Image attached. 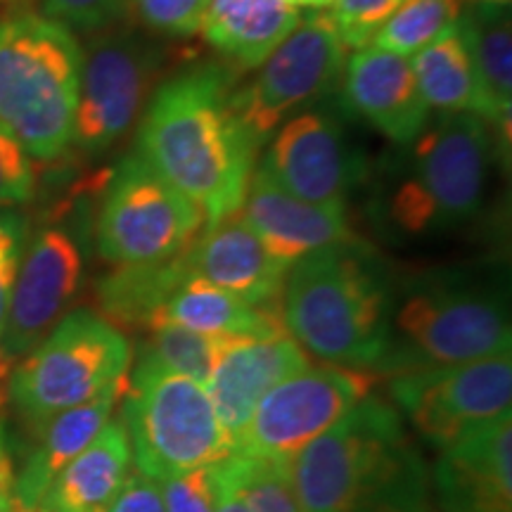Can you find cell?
Listing matches in <instances>:
<instances>
[{
  "label": "cell",
  "mask_w": 512,
  "mask_h": 512,
  "mask_svg": "<svg viewBox=\"0 0 512 512\" xmlns=\"http://www.w3.org/2000/svg\"><path fill=\"white\" fill-rule=\"evenodd\" d=\"M238 69L197 62L157 83L138 119L136 152L204 214L207 228L238 214L261 147L238 105Z\"/></svg>",
  "instance_id": "1"
},
{
  "label": "cell",
  "mask_w": 512,
  "mask_h": 512,
  "mask_svg": "<svg viewBox=\"0 0 512 512\" xmlns=\"http://www.w3.org/2000/svg\"><path fill=\"white\" fill-rule=\"evenodd\" d=\"M304 512H432V475L401 413L368 394L292 460Z\"/></svg>",
  "instance_id": "2"
},
{
  "label": "cell",
  "mask_w": 512,
  "mask_h": 512,
  "mask_svg": "<svg viewBox=\"0 0 512 512\" xmlns=\"http://www.w3.org/2000/svg\"><path fill=\"white\" fill-rule=\"evenodd\" d=\"M394 297L387 261L354 235L294 261L280 318L313 356L339 368L377 370L389 344Z\"/></svg>",
  "instance_id": "3"
},
{
  "label": "cell",
  "mask_w": 512,
  "mask_h": 512,
  "mask_svg": "<svg viewBox=\"0 0 512 512\" xmlns=\"http://www.w3.org/2000/svg\"><path fill=\"white\" fill-rule=\"evenodd\" d=\"M496 126L470 112L439 114L384 171L375 219L401 240L448 235L477 221L501 150Z\"/></svg>",
  "instance_id": "4"
},
{
  "label": "cell",
  "mask_w": 512,
  "mask_h": 512,
  "mask_svg": "<svg viewBox=\"0 0 512 512\" xmlns=\"http://www.w3.org/2000/svg\"><path fill=\"white\" fill-rule=\"evenodd\" d=\"M510 302L498 280L460 268L422 273L396 290L380 373L510 356Z\"/></svg>",
  "instance_id": "5"
},
{
  "label": "cell",
  "mask_w": 512,
  "mask_h": 512,
  "mask_svg": "<svg viewBox=\"0 0 512 512\" xmlns=\"http://www.w3.org/2000/svg\"><path fill=\"white\" fill-rule=\"evenodd\" d=\"M79 74L81 46L67 27L31 10L0 15V126L31 159L69 152Z\"/></svg>",
  "instance_id": "6"
},
{
  "label": "cell",
  "mask_w": 512,
  "mask_h": 512,
  "mask_svg": "<svg viewBox=\"0 0 512 512\" xmlns=\"http://www.w3.org/2000/svg\"><path fill=\"white\" fill-rule=\"evenodd\" d=\"M124 401V430L138 472L162 482L233 456L202 382L140 356Z\"/></svg>",
  "instance_id": "7"
},
{
  "label": "cell",
  "mask_w": 512,
  "mask_h": 512,
  "mask_svg": "<svg viewBox=\"0 0 512 512\" xmlns=\"http://www.w3.org/2000/svg\"><path fill=\"white\" fill-rule=\"evenodd\" d=\"M131 344L91 309L57 320L10 377V396L24 420L41 427L57 413L126 387Z\"/></svg>",
  "instance_id": "8"
},
{
  "label": "cell",
  "mask_w": 512,
  "mask_h": 512,
  "mask_svg": "<svg viewBox=\"0 0 512 512\" xmlns=\"http://www.w3.org/2000/svg\"><path fill=\"white\" fill-rule=\"evenodd\" d=\"M164 57L155 38L124 22L91 34L81 50L69 150L83 159H100L114 150L138 124L162 76Z\"/></svg>",
  "instance_id": "9"
},
{
  "label": "cell",
  "mask_w": 512,
  "mask_h": 512,
  "mask_svg": "<svg viewBox=\"0 0 512 512\" xmlns=\"http://www.w3.org/2000/svg\"><path fill=\"white\" fill-rule=\"evenodd\" d=\"M204 214L138 152L117 164L102 190L95 245L112 266L157 264L188 252Z\"/></svg>",
  "instance_id": "10"
},
{
  "label": "cell",
  "mask_w": 512,
  "mask_h": 512,
  "mask_svg": "<svg viewBox=\"0 0 512 512\" xmlns=\"http://www.w3.org/2000/svg\"><path fill=\"white\" fill-rule=\"evenodd\" d=\"M347 46L332 15L311 10L290 36L266 57L259 74L235 88V105L249 133L264 150L280 124L316 107L339 88Z\"/></svg>",
  "instance_id": "11"
},
{
  "label": "cell",
  "mask_w": 512,
  "mask_h": 512,
  "mask_svg": "<svg viewBox=\"0 0 512 512\" xmlns=\"http://www.w3.org/2000/svg\"><path fill=\"white\" fill-rule=\"evenodd\" d=\"M373 389L366 370L306 368L268 392L240 434L233 456L287 463L328 432Z\"/></svg>",
  "instance_id": "12"
},
{
  "label": "cell",
  "mask_w": 512,
  "mask_h": 512,
  "mask_svg": "<svg viewBox=\"0 0 512 512\" xmlns=\"http://www.w3.org/2000/svg\"><path fill=\"white\" fill-rule=\"evenodd\" d=\"M389 396L422 437L444 448L465 432L510 413L512 361L510 356H494L406 370L392 375Z\"/></svg>",
  "instance_id": "13"
},
{
  "label": "cell",
  "mask_w": 512,
  "mask_h": 512,
  "mask_svg": "<svg viewBox=\"0 0 512 512\" xmlns=\"http://www.w3.org/2000/svg\"><path fill=\"white\" fill-rule=\"evenodd\" d=\"M256 166L299 200L335 209H347L370 174L337 114L318 107L280 124Z\"/></svg>",
  "instance_id": "14"
},
{
  "label": "cell",
  "mask_w": 512,
  "mask_h": 512,
  "mask_svg": "<svg viewBox=\"0 0 512 512\" xmlns=\"http://www.w3.org/2000/svg\"><path fill=\"white\" fill-rule=\"evenodd\" d=\"M83 245L64 221L46 223L27 242L12 290L0 358L27 356L55 328L83 280Z\"/></svg>",
  "instance_id": "15"
},
{
  "label": "cell",
  "mask_w": 512,
  "mask_h": 512,
  "mask_svg": "<svg viewBox=\"0 0 512 512\" xmlns=\"http://www.w3.org/2000/svg\"><path fill=\"white\" fill-rule=\"evenodd\" d=\"M309 356L287 330L216 339L204 382L233 453L259 401L275 384L309 368Z\"/></svg>",
  "instance_id": "16"
},
{
  "label": "cell",
  "mask_w": 512,
  "mask_h": 512,
  "mask_svg": "<svg viewBox=\"0 0 512 512\" xmlns=\"http://www.w3.org/2000/svg\"><path fill=\"white\" fill-rule=\"evenodd\" d=\"M439 512H512L510 413L441 448L432 472Z\"/></svg>",
  "instance_id": "17"
},
{
  "label": "cell",
  "mask_w": 512,
  "mask_h": 512,
  "mask_svg": "<svg viewBox=\"0 0 512 512\" xmlns=\"http://www.w3.org/2000/svg\"><path fill=\"white\" fill-rule=\"evenodd\" d=\"M339 88L349 112L396 145H408L430 124V105L418 88L411 57L373 43L356 48L344 64Z\"/></svg>",
  "instance_id": "18"
},
{
  "label": "cell",
  "mask_w": 512,
  "mask_h": 512,
  "mask_svg": "<svg viewBox=\"0 0 512 512\" xmlns=\"http://www.w3.org/2000/svg\"><path fill=\"white\" fill-rule=\"evenodd\" d=\"M190 273L259 309H280L287 268L268 252L245 216L233 214L204 228L188 249Z\"/></svg>",
  "instance_id": "19"
},
{
  "label": "cell",
  "mask_w": 512,
  "mask_h": 512,
  "mask_svg": "<svg viewBox=\"0 0 512 512\" xmlns=\"http://www.w3.org/2000/svg\"><path fill=\"white\" fill-rule=\"evenodd\" d=\"M240 214L264 240L268 252L278 256L287 268L306 254L354 238L347 209L318 207L299 200L259 166L249 181Z\"/></svg>",
  "instance_id": "20"
},
{
  "label": "cell",
  "mask_w": 512,
  "mask_h": 512,
  "mask_svg": "<svg viewBox=\"0 0 512 512\" xmlns=\"http://www.w3.org/2000/svg\"><path fill=\"white\" fill-rule=\"evenodd\" d=\"M302 12L287 0H209L200 31L233 69H256L290 36Z\"/></svg>",
  "instance_id": "21"
},
{
  "label": "cell",
  "mask_w": 512,
  "mask_h": 512,
  "mask_svg": "<svg viewBox=\"0 0 512 512\" xmlns=\"http://www.w3.org/2000/svg\"><path fill=\"white\" fill-rule=\"evenodd\" d=\"M131 472V446L121 422L102 432L57 475L31 512H107Z\"/></svg>",
  "instance_id": "22"
},
{
  "label": "cell",
  "mask_w": 512,
  "mask_h": 512,
  "mask_svg": "<svg viewBox=\"0 0 512 512\" xmlns=\"http://www.w3.org/2000/svg\"><path fill=\"white\" fill-rule=\"evenodd\" d=\"M126 387L98 396L83 406L57 413L55 418L41 425V439L29 453L22 472L15 477V505L17 512H31L48 484L60 475L72 460L91 446V441L102 432L112 418L114 406L124 396Z\"/></svg>",
  "instance_id": "23"
},
{
  "label": "cell",
  "mask_w": 512,
  "mask_h": 512,
  "mask_svg": "<svg viewBox=\"0 0 512 512\" xmlns=\"http://www.w3.org/2000/svg\"><path fill=\"white\" fill-rule=\"evenodd\" d=\"M460 31L470 46L489 121L510 138L512 110V19L510 3L475 0L458 15Z\"/></svg>",
  "instance_id": "24"
},
{
  "label": "cell",
  "mask_w": 512,
  "mask_h": 512,
  "mask_svg": "<svg viewBox=\"0 0 512 512\" xmlns=\"http://www.w3.org/2000/svg\"><path fill=\"white\" fill-rule=\"evenodd\" d=\"M188 275V252L157 264L117 266L95 287L102 318L114 328L150 330Z\"/></svg>",
  "instance_id": "25"
},
{
  "label": "cell",
  "mask_w": 512,
  "mask_h": 512,
  "mask_svg": "<svg viewBox=\"0 0 512 512\" xmlns=\"http://www.w3.org/2000/svg\"><path fill=\"white\" fill-rule=\"evenodd\" d=\"M159 320H169L209 339L285 330L280 309H259L192 273L171 294Z\"/></svg>",
  "instance_id": "26"
},
{
  "label": "cell",
  "mask_w": 512,
  "mask_h": 512,
  "mask_svg": "<svg viewBox=\"0 0 512 512\" xmlns=\"http://www.w3.org/2000/svg\"><path fill=\"white\" fill-rule=\"evenodd\" d=\"M411 60L418 88L430 110H439V114L470 112L489 121L475 62L458 19Z\"/></svg>",
  "instance_id": "27"
},
{
  "label": "cell",
  "mask_w": 512,
  "mask_h": 512,
  "mask_svg": "<svg viewBox=\"0 0 512 512\" xmlns=\"http://www.w3.org/2000/svg\"><path fill=\"white\" fill-rule=\"evenodd\" d=\"M463 0H403L373 38V46L413 57L456 22Z\"/></svg>",
  "instance_id": "28"
},
{
  "label": "cell",
  "mask_w": 512,
  "mask_h": 512,
  "mask_svg": "<svg viewBox=\"0 0 512 512\" xmlns=\"http://www.w3.org/2000/svg\"><path fill=\"white\" fill-rule=\"evenodd\" d=\"M147 332L150 337L140 349V356L195 382H207L211 363H214L216 339L197 335L169 320H157Z\"/></svg>",
  "instance_id": "29"
},
{
  "label": "cell",
  "mask_w": 512,
  "mask_h": 512,
  "mask_svg": "<svg viewBox=\"0 0 512 512\" xmlns=\"http://www.w3.org/2000/svg\"><path fill=\"white\" fill-rule=\"evenodd\" d=\"M228 460L249 512H304L294 491L290 465L245 456Z\"/></svg>",
  "instance_id": "30"
},
{
  "label": "cell",
  "mask_w": 512,
  "mask_h": 512,
  "mask_svg": "<svg viewBox=\"0 0 512 512\" xmlns=\"http://www.w3.org/2000/svg\"><path fill=\"white\" fill-rule=\"evenodd\" d=\"M36 5L38 15L86 36L117 27L131 12L128 0H36Z\"/></svg>",
  "instance_id": "31"
},
{
  "label": "cell",
  "mask_w": 512,
  "mask_h": 512,
  "mask_svg": "<svg viewBox=\"0 0 512 512\" xmlns=\"http://www.w3.org/2000/svg\"><path fill=\"white\" fill-rule=\"evenodd\" d=\"M221 463L195 467L157 482L166 512H219Z\"/></svg>",
  "instance_id": "32"
},
{
  "label": "cell",
  "mask_w": 512,
  "mask_h": 512,
  "mask_svg": "<svg viewBox=\"0 0 512 512\" xmlns=\"http://www.w3.org/2000/svg\"><path fill=\"white\" fill-rule=\"evenodd\" d=\"M138 22L162 38H192L209 0H128Z\"/></svg>",
  "instance_id": "33"
},
{
  "label": "cell",
  "mask_w": 512,
  "mask_h": 512,
  "mask_svg": "<svg viewBox=\"0 0 512 512\" xmlns=\"http://www.w3.org/2000/svg\"><path fill=\"white\" fill-rule=\"evenodd\" d=\"M36 169L24 145L0 126V209H15L34 200Z\"/></svg>",
  "instance_id": "34"
},
{
  "label": "cell",
  "mask_w": 512,
  "mask_h": 512,
  "mask_svg": "<svg viewBox=\"0 0 512 512\" xmlns=\"http://www.w3.org/2000/svg\"><path fill=\"white\" fill-rule=\"evenodd\" d=\"M403 0H337L332 22L347 48H363L373 43L382 24L401 8Z\"/></svg>",
  "instance_id": "35"
},
{
  "label": "cell",
  "mask_w": 512,
  "mask_h": 512,
  "mask_svg": "<svg viewBox=\"0 0 512 512\" xmlns=\"http://www.w3.org/2000/svg\"><path fill=\"white\" fill-rule=\"evenodd\" d=\"M29 242V219L17 209H0V339L8 320L12 290Z\"/></svg>",
  "instance_id": "36"
},
{
  "label": "cell",
  "mask_w": 512,
  "mask_h": 512,
  "mask_svg": "<svg viewBox=\"0 0 512 512\" xmlns=\"http://www.w3.org/2000/svg\"><path fill=\"white\" fill-rule=\"evenodd\" d=\"M107 512H166V508L159 484L136 470L126 477Z\"/></svg>",
  "instance_id": "37"
},
{
  "label": "cell",
  "mask_w": 512,
  "mask_h": 512,
  "mask_svg": "<svg viewBox=\"0 0 512 512\" xmlns=\"http://www.w3.org/2000/svg\"><path fill=\"white\" fill-rule=\"evenodd\" d=\"M0 512H17L15 505V472H12V458L5 441V430L0 425Z\"/></svg>",
  "instance_id": "38"
},
{
  "label": "cell",
  "mask_w": 512,
  "mask_h": 512,
  "mask_svg": "<svg viewBox=\"0 0 512 512\" xmlns=\"http://www.w3.org/2000/svg\"><path fill=\"white\" fill-rule=\"evenodd\" d=\"M219 512H249V505L242 496L238 479L233 475V467H230V460L226 458L221 463V503Z\"/></svg>",
  "instance_id": "39"
},
{
  "label": "cell",
  "mask_w": 512,
  "mask_h": 512,
  "mask_svg": "<svg viewBox=\"0 0 512 512\" xmlns=\"http://www.w3.org/2000/svg\"><path fill=\"white\" fill-rule=\"evenodd\" d=\"M337 0H304V8H311V10H325V8H332Z\"/></svg>",
  "instance_id": "40"
},
{
  "label": "cell",
  "mask_w": 512,
  "mask_h": 512,
  "mask_svg": "<svg viewBox=\"0 0 512 512\" xmlns=\"http://www.w3.org/2000/svg\"><path fill=\"white\" fill-rule=\"evenodd\" d=\"M287 3H292V5H297V8H304V0H287Z\"/></svg>",
  "instance_id": "41"
}]
</instances>
